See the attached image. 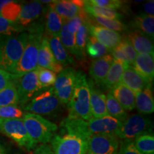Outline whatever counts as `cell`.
I'll use <instances>...</instances> for the list:
<instances>
[{"mask_svg": "<svg viewBox=\"0 0 154 154\" xmlns=\"http://www.w3.org/2000/svg\"><path fill=\"white\" fill-rule=\"evenodd\" d=\"M121 125V122L109 115L99 119L92 118L89 121L67 117L61 123V127L66 134L75 135L86 140L92 135L114 134Z\"/></svg>", "mask_w": 154, "mask_h": 154, "instance_id": "6da1fadb", "label": "cell"}, {"mask_svg": "<svg viewBox=\"0 0 154 154\" xmlns=\"http://www.w3.org/2000/svg\"><path fill=\"white\" fill-rule=\"evenodd\" d=\"M44 34V24L34 22L28 28V37L24 52L11 74L17 79L37 68L38 50Z\"/></svg>", "mask_w": 154, "mask_h": 154, "instance_id": "7a4b0ae2", "label": "cell"}, {"mask_svg": "<svg viewBox=\"0 0 154 154\" xmlns=\"http://www.w3.org/2000/svg\"><path fill=\"white\" fill-rule=\"evenodd\" d=\"M67 106L68 118L84 121L92 119L90 110V85L86 74L82 71H76L74 90Z\"/></svg>", "mask_w": 154, "mask_h": 154, "instance_id": "3957f363", "label": "cell"}, {"mask_svg": "<svg viewBox=\"0 0 154 154\" xmlns=\"http://www.w3.org/2000/svg\"><path fill=\"white\" fill-rule=\"evenodd\" d=\"M28 32L24 31L22 33L9 36L0 42V68L12 74L24 52Z\"/></svg>", "mask_w": 154, "mask_h": 154, "instance_id": "277c9868", "label": "cell"}, {"mask_svg": "<svg viewBox=\"0 0 154 154\" xmlns=\"http://www.w3.org/2000/svg\"><path fill=\"white\" fill-rule=\"evenodd\" d=\"M22 119L29 136L36 145L49 143L58 129L57 124L42 116L26 112Z\"/></svg>", "mask_w": 154, "mask_h": 154, "instance_id": "5b68a950", "label": "cell"}, {"mask_svg": "<svg viewBox=\"0 0 154 154\" xmlns=\"http://www.w3.org/2000/svg\"><path fill=\"white\" fill-rule=\"evenodd\" d=\"M153 134V124L151 121L140 113H136L128 116L114 135L119 139L134 140L142 135Z\"/></svg>", "mask_w": 154, "mask_h": 154, "instance_id": "8992f818", "label": "cell"}, {"mask_svg": "<svg viewBox=\"0 0 154 154\" xmlns=\"http://www.w3.org/2000/svg\"><path fill=\"white\" fill-rule=\"evenodd\" d=\"M61 104L54 87H49L34 96L23 109L27 113L43 116L54 114L59 110Z\"/></svg>", "mask_w": 154, "mask_h": 154, "instance_id": "52a82bcc", "label": "cell"}, {"mask_svg": "<svg viewBox=\"0 0 154 154\" xmlns=\"http://www.w3.org/2000/svg\"><path fill=\"white\" fill-rule=\"evenodd\" d=\"M0 131L14 140L20 147L28 151L36 146L29 136L22 119H0Z\"/></svg>", "mask_w": 154, "mask_h": 154, "instance_id": "ba28073f", "label": "cell"}, {"mask_svg": "<svg viewBox=\"0 0 154 154\" xmlns=\"http://www.w3.org/2000/svg\"><path fill=\"white\" fill-rule=\"evenodd\" d=\"M54 154H86L87 140L75 136L65 134H55L51 141Z\"/></svg>", "mask_w": 154, "mask_h": 154, "instance_id": "9c48e42d", "label": "cell"}, {"mask_svg": "<svg viewBox=\"0 0 154 154\" xmlns=\"http://www.w3.org/2000/svg\"><path fill=\"white\" fill-rule=\"evenodd\" d=\"M19 96V106L22 108L37 94L42 88L38 79L37 69L26 73L17 79H14Z\"/></svg>", "mask_w": 154, "mask_h": 154, "instance_id": "30bf717a", "label": "cell"}, {"mask_svg": "<svg viewBox=\"0 0 154 154\" xmlns=\"http://www.w3.org/2000/svg\"><path fill=\"white\" fill-rule=\"evenodd\" d=\"M76 71L72 67L63 69L57 76L54 89L62 104H68L73 95L76 83Z\"/></svg>", "mask_w": 154, "mask_h": 154, "instance_id": "8fae6325", "label": "cell"}, {"mask_svg": "<svg viewBox=\"0 0 154 154\" xmlns=\"http://www.w3.org/2000/svg\"><path fill=\"white\" fill-rule=\"evenodd\" d=\"M87 144L86 154H118L119 139L113 134L92 135Z\"/></svg>", "mask_w": 154, "mask_h": 154, "instance_id": "7c38bea8", "label": "cell"}, {"mask_svg": "<svg viewBox=\"0 0 154 154\" xmlns=\"http://www.w3.org/2000/svg\"><path fill=\"white\" fill-rule=\"evenodd\" d=\"M88 30L92 36L103 44L111 52L122 39L120 34L114 31L108 29L99 25H94L88 22Z\"/></svg>", "mask_w": 154, "mask_h": 154, "instance_id": "4fadbf2b", "label": "cell"}, {"mask_svg": "<svg viewBox=\"0 0 154 154\" xmlns=\"http://www.w3.org/2000/svg\"><path fill=\"white\" fill-rule=\"evenodd\" d=\"M46 8L39 1H32L22 5V10L17 23L24 29L29 27L42 16Z\"/></svg>", "mask_w": 154, "mask_h": 154, "instance_id": "5bb4252c", "label": "cell"}, {"mask_svg": "<svg viewBox=\"0 0 154 154\" xmlns=\"http://www.w3.org/2000/svg\"><path fill=\"white\" fill-rule=\"evenodd\" d=\"M37 66L49 69L56 74H59L63 69L61 63L56 61L52 51L50 48L49 41L47 36L42 38L39 50H38Z\"/></svg>", "mask_w": 154, "mask_h": 154, "instance_id": "9a60e30c", "label": "cell"}, {"mask_svg": "<svg viewBox=\"0 0 154 154\" xmlns=\"http://www.w3.org/2000/svg\"><path fill=\"white\" fill-rule=\"evenodd\" d=\"M113 58L111 54H106L92 61L89 67V74L96 84L102 86L109 72Z\"/></svg>", "mask_w": 154, "mask_h": 154, "instance_id": "2e32d148", "label": "cell"}, {"mask_svg": "<svg viewBox=\"0 0 154 154\" xmlns=\"http://www.w3.org/2000/svg\"><path fill=\"white\" fill-rule=\"evenodd\" d=\"M90 85V110L92 118L99 119L108 116L106 95L101 90L94 88V82L88 81Z\"/></svg>", "mask_w": 154, "mask_h": 154, "instance_id": "e0dca14e", "label": "cell"}, {"mask_svg": "<svg viewBox=\"0 0 154 154\" xmlns=\"http://www.w3.org/2000/svg\"><path fill=\"white\" fill-rule=\"evenodd\" d=\"M110 91L125 111L136 109V93L122 83L117 84Z\"/></svg>", "mask_w": 154, "mask_h": 154, "instance_id": "ac0fdd59", "label": "cell"}, {"mask_svg": "<svg viewBox=\"0 0 154 154\" xmlns=\"http://www.w3.org/2000/svg\"><path fill=\"white\" fill-rule=\"evenodd\" d=\"M120 82L131 89L135 93L141 91L144 88L151 86L152 84L146 81L143 76H140L132 66H128L125 69Z\"/></svg>", "mask_w": 154, "mask_h": 154, "instance_id": "d6986e66", "label": "cell"}, {"mask_svg": "<svg viewBox=\"0 0 154 154\" xmlns=\"http://www.w3.org/2000/svg\"><path fill=\"white\" fill-rule=\"evenodd\" d=\"M132 66L140 76L152 84L154 79V54H138Z\"/></svg>", "mask_w": 154, "mask_h": 154, "instance_id": "ffe728a7", "label": "cell"}, {"mask_svg": "<svg viewBox=\"0 0 154 154\" xmlns=\"http://www.w3.org/2000/svg\"><path fill=\"white\" fill-rule=\"evenodd\" d=\"M130 42L137 54H153L154 47L153 42L145 34L138 30H133L128 34L126 38Z\"/></svg>", "mask_w": 154, "mask_h": 154, "instance_id": "44dd1931", "label": "cell"}, {"mask_svg": "<svg viewBox=\"0 0 154 154\" xmlns=\"http://www.w3.org/2000/svg\"><path fill=\"white\" fill-rule=\"evenodd\" d=\"M48 41L56 61L63 66L74 63L73 58L61 43L59 35H49L47 36Z\"/></svg>", "mask_w": 154, "mask_h": 154, "instance_id": "7402d4cb", "label": "cell"}, {"mask_svg": "<svg viewBox=\"0 0 154 154\" xmlns=\"http://www.w3.org/2000/svg\"><path fill=\"white\" fill-rule=\"evenodd\" d=\"M54 9L56 12L63 19V21H68L73 17L79 15L84 10L77 6L73 1L70 0H60L54 1L49 5Z\"/></svg>", "mask_w": 154, "mask_h": 154, "instance_id": "603a6c76", "label": "cell"}, {"mask_svg": "<svg viewBox=\"0 0 154 154\" xmlns=\"http://www.w3.org/2000/svg\"><path fill=\"white\" fill-rule=\"evenodd\" d=\"M136 108L140 114H151L154 111V99L151 86L136 93Z\"/></svg>", "mask_w": 154, "mask_h": 154, "instance_id": "cb8c5ba5", "label": "cell"}, {"mask_svg": "<svg viewBox=\"0 0 154 154\" xmlns=\"http://www.w3.org/2000/svg\"><path fill=\"white\" fill-rule=\"evenodd\" d=\"M128 66L130 65L128 63L113 59L102 86L111 90L113 86L120 82L123 73Z\"/></svg>", "mask_w": 154, "mask_h": 154, "instance_id": "d4e9b609", "label": "cell"}, {"mask_svg": "<svg viewBox=\"0 0 154 154\" xmlns=\"http://www.w3.org/2000/svg\"><path fill=\"white\" fill-rule=\"evenodd\" d=\"M131 26L147 36L151 40H153L154 16L145 14L136 15L132 19Z\"/></svg>", "mask_w": 154, "mask_h": 154, "instance_id": "484cf974", "label": "cell"}, {"mask_svg": "<svg viewBox=\"0 0 154 154\" xmlns=\"http://www.w3.org/2000/svg\"><path fill=\"white\" fill-rule=\"evenodd\" d=\"M84 10L87 14L91 17H99L106 19L119 20L123 18L122 14L113 9L98 7L91 4L89 1H84Z\"/></svg>", "mask_w": 154, "mask_h": 154, "instance_id": "4316f807", "label": "cell"}, {"mask_svg": "<svg viewBox=\"0 0 154 154\" xmlns=\"http://www.w3.org/2000/svg\"><path fill=\"white\" fill-rule=\"evenodd\" d=\"M47 9L45 22L46 30L49 35H59L64 21L49 5Z\"/></svg>", "mask_w": 154, "mask_h": 154, "instance_id": "83f0119b", "label": "cell"}, {"mask_svg": "<svg viewBox=\"0 0 154 154\" xmlns=\"http://www.w3.org/2000/svg\"><path fill=\"white\" fill-rule=\"evenodd\" d=\"M88 17L84 21L83 24L75 34V42H76V48L79 55L80 60H83L86 54V47L87 43L88 34Z\"/></svg>", "mask_w": 154, "mask_h": 154, "instance_id": "f1b7e54d", "label": "cell"}, {"mask_svg": "<svg viewBox=\"0 0 154 154\" xmlns=\"http://www.w3.org/2000/svg\"><path fill=\"white\" fill-rule=\"evenodd\" d=\"M106 109L108 114L113 117L120 122H124L128 118V113L123 109L120 103L117 101V100L113 97L111 91H109L106 96Z\"/></svg>", "mask_w": 154, "mask_h": 154, "instance_id": "f546056e", "label": "cell"}, {"mask_svg": "<svg viewBox=\"0 0 154 154\" xmlns=\"http://www.w3.org/2000/svg\"><path fill=\"white\" fill-rule=\"evenodd\" d=\"M19 106L18 93L14 80L0 91V106Z\"/></svg>", "mask_w": 154, "mask_h": 154, "instance_id": "4dcf8cb0", "label": "cell"}, {"mask_svg": "<svg viewBox=\"0 0 154 154\" xmlns=\"http://www.w3.org/2000/svg\"><path fill=\"white\" fill-rule=\"evenodd\" d=\"M59 37H60L61 43H62L63 47H65V49L67 50V51L72 54V55H74L77 59L80 60L79 55L77 52L76 48L75 35L69 32L66 21L63 22L62 29H61L60 34H59Z\"/></svg>", "mask_w": 154, "mask_h": 154, "instance_id": "1f68e13d", "label": "cell"}, {"mask_svg": "<svg viewBox=\"0 0 154 154\" xmlns=\"http://www.w3.org/2000/svg\"><path fill=\"white\" fill-rule=\"evenodd\" d=\"M24 30L17 22H9L0 16V42L9 36L22 33Z\"/></svg>", "mask_w": 154, "mask_h": 154, "instance_id": "d6a6232c", "label": "cell"}, {"mask_svg": "<svg viewBox=\"0 0 154 154\" xmlns=\"http://www.w3.org/2000/svg\"><path fill=\"white\" fill-rule=\"evenodd\" d=\"M133 142L136 149L140 153L154 154V136L153 134L138 136Z\"/></svg>", "mask_w": 154, "mask_h": 154, "instance_id": "836d02e7", "label": "cell"}, {"mask_svg": "<svg viewBox=\"0 0 154 154\" xmlns=\"http://www.w3.org/2000/svg\"><path fill=\"white\" fill-rule=\"evenodd\" d=\"M22 5L19 3V2L10 0L9 2L6 4L2 7L0 16L9 22H17L22 10Z\"/></svg>", "mask_w": 154, "mask_h": 154, "instance_id": "e575fe53", "label": "cell"}, {"mask_svg": "<svg viewBox=\"0 0 154 154\" xmlns=\"http://www.w3.org/2000/svg\"><path fill=\"white\" fill-rule=\"evenodd\" d=\"M86 51L90 57L95 59L103 57V56L108 54V53L109 52V50L103 44L98 42L92 36L88 38Z\"/></svg>", "mask_w": 154, "mask_h": 154, "instance_id": "d590c367", "label": "cell"}, {"mask_svg": "<svg viewBox=\"0 0 154 154\" xmlns=\"http://www.w3.org/2000/svg\"><path fill=\"white\" fill-rule=\"evenodd\" d=\"M37 74L40 87L42 89L49 88L54 84L57 79V74L49 69L38 67Z\"/></svg>", "mask_w": 154, "mask_h": 154, "instance_id": "8d00e7d4", "label": "cell"}, {"mask_svg": "<svg viewBox=\"0 0 154 154\" xmlns=\"http://www.w3.org/2000/svg\"><path fill=\"white\" fill-rule=\"evenodd\" d=\"M94 21L99 26L104 27L108 29H110L114 32H123L126 29V26L124 23H122L119 20H115V19H106L103 17H92Z\"/></svg>", "mask_w": 154, "mask_h": 154, "instance_id": "74e56055", "label": "cell"}, {"mask_svg": "<svg viewBox=\"0 0 154 154\" xmlns=\"http://www.w3.org/2000/svg\"><path fill=\"white\" fill-rule=\"evenodd\" d=\"M24 112L18 106H0V119H22Z\"/></svg>", "mask_w": 154, "mask_h": 154, "instance_id": "f35d334b", "label": "cell"}, {"mask_svg": "<svg viewBox=\"0 0 154 154\" xmlns=\"http://www.w3.org/2000/svg\"><path fill=\"white\" fill-rule=\"evenodd\" d=\"M84 12L85 11L83 10L79 15H77V16L69 19L68 21H66L69 32L72 34H74V35L76 34V32L79 29L81 25L83 24L84 21L88 18L86 14H84Z\"/></svg>", "mask_w": 154, "mask_h": 154, "instance_id": "ab89813d", "label": "cell"}, {"mask_svg": "<svg viewBox=\"0 0 154 154\" xmlns=\"http://www.w3.org/2000/svg\"><path fill=\"white\" fill-rule=\"evenodd\" d=\"M89 2L98 7L113 9L115 11L116 9H121L124 5V2L120 0H91Z\"/></svg>", "mask_w": 154, "mask_h": 154, "instance_id": "60d3db41", "label": "cell"}, {"mask_svg": "<svg viewBox=\"0 0 154 154\" xmlns=\"http://www.w3.org/2000/svg\"><path fill=\"white\" fill-rule=\"evenodd\" d=\"M119 45L120 46L127 58H128V61H129V64L131 66H132L135 59H136V57H137L138 54L136 53V51H135L134 47H132L131 44L130 42L126 38L121 39V41L119 44Z\"/></svg>", "mask_w": 154, "mask_h": 154, "instance_id": "b9f144b4", "label": "cell"}, {"mask_svg": "<svg viewBox=\"0 0 154 154\" xmlns=\"http://www.w3.org/2000/svg\"><path fill=\"white\" fill-rule=\"evenodd\" d=\"M118 154H142L135 147L134 142L131 140H123L119 141Z\"/></svg>", "mask_w": 154, "mask_h": 154, "instance_id": "7bdbcfd3", "label": "cell"}, {"mask_svg": "<svg viewBox=\"0 0 154 154\" xmlns=\"http://www.w3.org/2000/svg\"><path fill=\"white\" fill-rule=\"evenodd\" d=\"M14 80L13 75L0 68V91Z\"/></svg>", "mask_w": 154, "mask_h": 154, "instance_id": "ee69618b", "label": "cell"}, {"mask_svg": "<svg viewBox=\"0 0 154 154\" xmlns=\"http://www.w3.org/2000/svg\"><path fill=\"white\" fill-rule=\"evenodd\" d=\"M34 154H54L51 146L47 144H41L34 151Z\"/></svg>", "mask_w": 154, "mask_h": 154, "instance_id": "f6af8a7d", "label": "cell"}, {"mask_svg": "<svg viewBox=\"0 0 154 154\" xmlns=\"http://www.w3.org/2000/svg\"><path fill=\"white\" fill-rule=\"evenodd\" d=\"M143 10L144 11V14L147 15H152L153 16L154 13V2L153 0L148 1L143 5Z\"/></svg>", "mask_w": 154, "mask_h": 154, "instance_id": "bcb514c9", "label": "cell"}, {"mask_svg": "<svg viewBox=\"0 0 154 154\" xmlns=\"http://www.w3.org/2000/svg\"><path fill=\"white\" fill-rule=\"evenodd\" d=\"M9 1H10V0H0V12H1L2 9L4 6H5L6 4L9 2Z\"/></svg>", "mask_w": 154, "mask_h": 154, "instance_id": "7dc6e473", "label": "cell"}, {"mask_svg": "<svg viewBox=\"0 0 154 154\" xmlns=\"http://www.w3.org/2000/svg\"><path fill=\"white\" fill-rule=\"evenodd\" d=\"M54 1H51V0H41L39 1V2L42 4V5H44V4H47V5H50L51 3H52Z\"/></svg>", "mask_w": 154, "mask_h": 154, "instance_id": "c3c4849f", "label": "cell"}, {"mask_svg": "<svg viewBox=\"0 0 154 154\" xmlns=\"http://www.w3.org/2000/svg\"><path fill=\"white\" fill-rule=\"evenodd\" d=\"M0 154H6V151L2 146L0 144Z\"/></svg>", "mask_w": 154, "mask_h": 154, "instance_id": "681fc988", "label": "cell"}, {"mask_svg": "<svg viewBox=\"0 0 154 154\" xmlns=\"http://www.w3.org/2000/svg\"><path fill=\"white\" fill-rule=\"evenodd\" d=\"M0 61H1V44H0Z\"/></svg>", "mask_w": 154, "mask_h": 154, "instance_id": "f907efd6", "label": "cell"}]
</instances>
